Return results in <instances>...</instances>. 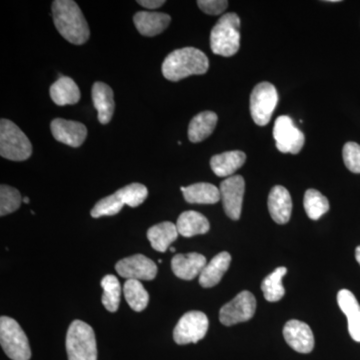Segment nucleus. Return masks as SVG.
Returning a JSON list of instances; mask_svg holds the SVG:
<instances>
[{"mask_svg": "<svg viewBox=\"0 0 360 360\" xmlns=\"http://www.w3.org/2000/svg\"><path fill=\"white\" fill-rule=\"evenodd\" d=\"M169 250H170V251H172V252H174V251H175L174 248H170Z\"/></svg>", "mask_w": 360, "mask_h": 360, "instance_id": "58836bf2", "label": "nucleus"}, {"mask_svg": "<svg viewBox=\"0 0 360 360\" xmlns=\"http://www.w3.org/2000/svg\"><path fill=\"white\" fill-rule=\"evenodd\" d=\"M269 210L272 219L278 224L290 221L292 212V200L290 191L281 186H274L269 195Z\"/></svg>", "mask_w": 360, "mask_h": 360, "instance_id": "dca6fc26", "label": "nucleus"}, {"mask_svg": "<svg viewBox=\"0 0 360 360\" xmlns=\"http://www.w3.org/2000/svg\"><path fill=\"white\" fill-rule=\"evenodd\" d=\"M338 307L347 317L348 331L352 340L360 342V304L354 293L341 290L338 295Z\"/></svg>", "mask_w": 360, "mask_h": 360, "instance_id": "6ab92c4d", "label": "nucleus"}, {"mask_svg": "<svg viewBox=\"0 0 360 360\" xmlns=\"http://www.w3.org/2000/svg\"><path fill=\"white\" fill-rule=\"evenodd\" d=\"M343 161L348 170L360 174V146L356 142H347L343 146Z\"/></svg>", "mask_w": 360, "mask_h": 360, "instance_id": "72a5a7b5", "label": "nucleus"}, {"mask_svg": "<svg viewBox=\"0 0 360 360\" xmlns=\"http://www.w3.org/2000/svg\"><path fill=\"white\" fill-rule=\"evenodd\" d=\"M240 20L238 14L225 13L210 33V47L213 53L229 58L238 53L240 40Z\"/></svg>", "mask_w": 360, "mask_h": 360, "instance_id": "7ed1b4c3", "label": "nucleus"}, {"mask_svg": "<svg viewBox=\"0 0 360 360\" xmlns=\"http://www.w3.org/2000/svg\"><path fill=\"white\" fill-rule=\"evenodd\" d=\"M22 201H23V202H25V203H30V198H23Z\"/></svg>", "mask_w": 360, "mask_h": 360, "instance_id": "4c0bfd02", "label": "nucleus"}, {"mask_svg": "<svg viewBox=\"0 0 360 360\" xmlns=\"http://www.w3.org/2000/svg\"><path fill=\"white\" fill-rule=\"evenodd\" d=\"M125 300L134 311L141 312L146 309L149 302V295L141 281L127 279L124 283Z\"/></svg>", "mask_w": 360, "mask_h": 360, "instance_id": "cd10ccee", "label": "nucleus"}, {"mask_svg": "<svg viewBox=\"0 0 360 360\" xmlns=\"http://www.w3.org/2000/svg\"><path fill=\"white\" fill-rule=\"evenodd\" d=\"M124 202L117 193L111 194L110 196L103 198L96 203L92 208L91 214L94 219H99L103 217H111V215L117 214L124 206Z\"/></svg>", "mask_w": 360, "mask_h": 360, "instance_id": "7c9ffc66", "label": "nucleus"}, {"mask_svg": "<svg viewBox=\"0 0 360 360\" xmlns=\"http://www.w3.org/2000/svg\"><path fill=\"white\" fill-rule=\"evenodd\" d=\"M54 139L71 148H79L87 136V129L82 122L56 118L51 123Z\"/></svg>", "mask_w": 360, "mask_h": 360, "instance_id": "ddd939ff", "label": "nucleus"}, {"mask_svg": "<svg viewBox=\"0 0 360 360\" xmlns=\"http://www.w3.org/2000/svg\"><path fill=\"white\" fill-rule=\"evenodd\" d=\"M22 200L18 189L2 184L0 186V215L6 217L9 213L16 212L20 207Z\"/></svg>", "mask_w": 360, "mask_h": 360, "instance_id": "2f4dec72", "label": "nucleus"}, {"mask_svg": "<svg viewBox=\"0 0 360 360\" xmlns=\"http://www.w3.org/2000/svg\"><path fill=\"white\" fill-rule=\"evenodd\" d=\"M303 205L307 217L312 220H319L329 210L328 198L316 189H309L305 193Z\"/></svg>", "mask_w": 360, "mask_h": 360, "instance_id": "c85d7f7f", "label": "nucleus"}, {"mask_svg": "<svg viewBox=\"0 0 360 360\" xmlns=\"http://www.w3.org/2000/svg\"><path fill=\"white\" fill-rule=\"evenodd\" d=\"M0 343L7 356L13 360H30V342L20 324L11 317L0 319Z\"/></svg>", "mask_w": 360, "mask_h": 360, "instance_id": "423d86ee", "label": "nucleus"}, {"mask_svg": "<svg viewBox=\"0 0 360 360\" xmlns=\"http://www.w3.org/2000/svg\"><path fill=\"white\" fill-rule=\"evenodd\" d=\"M283 336L288 345L300 354H309L314 348L311 328L304 322L290 321L284 326Z\"/></svg>", "mask_w": 360, "mask_h": 360, "instance_id": "4468645a", "label": "nucleus"}, {"mask_svg": "<svg viewBox=\"0 0 360 360\" xmlns=\"http://www.w3.org/2000/svg\"><path fill=\"white\" fill-rule=\"evenodd\" d=\"M51 11L54 25L63 39L77 45L84 44L89 40V23L77 2L56 0L52 2Z\"/></svg>", "mask_w": 360, "mask_h": 360, "instance_id": "f257e3e1", "label": "nucleus"}, {"mask_svg": "<svg viewBox=\"0 0 360 360\" xmlns=\"http://www.w3.org/2000/svg\"><path fill=\"white\" fill-rule=\"evenodd\" d=\"M226 0H198V6L201 11L210 15H219L229 7Z\"/></svg>", "mask_w": 360, "mask_h": 360, "instance_id": "f704fd0d", "label": "nucleus"}, {"mask_svg": "<svg viewBox=\"0 0 360 360\" xmlns=\"http://www.w3.org/2000/svg\"><path fill=\"white\" fill-rule=\"evenodd\" d=\"M137 4L148 9H156L165 4V0H139Z\"/></svg>", "mask_w": 360, "mask_h": 360, "instance_id": "c9c22d12", "label": "nucleus"}, {"mask_svg": "<svg viewBox=\"0 0 360 360\" xmlns=\"http://www.w3.org/2000/svg\"><path fill=\"white\" fill-rule=\"evenodd\" d=\"M172 18L167 13L139 11L134 14V22L137 32L143 37H153L165 32Z\"/></svg>", "mask_w": 360, "mask_h": 360, "instance_id": "f3484780", "label": "nucleus"}, {"mask_svg": "<svg viewBox=\"0 0 360 360\" xmlns=\"http://www.w3.org/2000/svg\"><path fill=\"white\" fill-rule=\"evenodd\" d=\"M286 274H288V269L285 267H278L269 276L265 277L262 283V290L267 302H279L285 295L283 278Z\"/></svg>", "mask_w": 360, "mask_h": 360, "instance_id": "bb28decb", "label": "nucleus"}, {"mask_svg": "<svg viewBox=\"0 0 360 360\" xmlns=\"http://www.w3.org/2000/svg\"><path fill=\"white\" fill-rule=\"evenodd\" d=\"M91 96L94 108L97 110L98 122L101 124H108L115 113L113 90L103 82H96L92 86Z\"/></svg>", "mask_w": 360, "mask_h": 360, "instance_id": "a211bd4d", "label": "nucleus"}, {"mask_svg": "<svg viewBox=\"0 0 360 360\" xmlns=\"http://www.w3.org/2000/svg\"><path fill=\"white\" fill-rule=\"evenodd\" d=\"M32 146L28 137L11 120H0V155L13 161H23L32 156Z\"/></svg>", "mask_w": 360, "mask_h": 360, "instance_id": "39448f33", "label": "nucleus"}, {"mask_svg": "<svg viewBox=\"0 0 360 360\" xmlns=\"http://www.w3.org/2000/svg\"><path fill=\"white\" fill-rule=\"evenodd\" d=\"M52 101L58 106L72 105L80 99V90L72 78L59 77L49 89Z\"/></svg>", "mask_w": 360, "mask_h": 360, "instance_id": "4be33fe9", "label": "nucleus"}, {"mask_svg": "<svg viewBox=\"0 0 360 360\" xmlns=\"http://www.w3.org/2000/svg\"><path fill=\"white\" fill-rule=\"evenodd\" d=\"M355 258L360 264V245L357 246L356 250H355Z\"/></svg>", "mask_w": 360, "mask_h": 360, "instance_id": "e433bc0d", "label": "nucleus"}, {"mask_svg": "<svg viewBox=\"0 0 360 360\" xmlns=\"http://www.w3.org/2000/svg\"><path fill=\"white\" fill-rule=\"evenodd\" d=\"M278 103V94L274 84L260 82L250 96V113L253 122L265 127L271 120L272 113Z\"/></svg>", "mask_w": 360, "mask_h": 360, "instance_id": "0eeeda50", "label": "nucleus"}, {"mask_svg": "<svg viewBox=\"0 0 360 360\" xmlns=\"http://www.w3.org/2000/svg\"><path fill=\"white\" fill-rule=\"evenodd\" d=\"M207 316L201 311H189L177 322L174 331L175 342L179 345L196 343L202 340L208 330Z\"/></svg>", "mask_w": 360, "mask_h": 360, "instance_id": "6e6552de", "label": "nucleus"}, {"mask_svg": "<svg viewBox=\"0 0 360 360\" xmlns=\"http://www.w3.org/2000/svg\"><path fill=\"white\" fill-rule=\"evenodd\" d=\"M177 231L184 238L205 234L210 229V221L200 212L189 210L180 214L176 222Z\"/></svg>", "mask_w": 360, "mask_h": 360, "instance_id": "b1692460", "label": "nucleus"}, {"mask_svg": "<svg viewBox=\"0 0 360 360\" xmlns=\"http://www.w3.org/2000/svg\"><path fill=\"white\" fill-rule=\"evenodd\" d=\"M184 200L188 203H196V205H214L219 202L220 196L219 189L212 184L200 182L193 186L181 187Z\"/></svg>", "mask_w": 360, "mask_h": 360, "instance_id": "5701e85b", "label": "nucleus"}, {"mask_svg": "<svg viewBox=\"0 0 360 360\" xmlns=\"http://www.w3.org/2000/svg\"><path fill=\"white\" fill-rule=\"evenodd\" d=\"M101 286L103 288V304L108 311H117L120 302V281L115 276H106L101 281Z\"/></svg>", "mask_w": 360, "mask_h": 360, "instance_id": "c756f323", "label": "nucleus"}, {"mask_svg": "<svg viewBox=\"0 0 360 360\" xmlns=\"http://www.w3.org/2000/svg\"><path fill=\"white\" fill-rule=\"evenodd\" d=\"M274 137L281 153L297 155L304 146L305 137L302 130L295 127L290 116L281 115L276 120Z\"/></svg>", "mask_w": 360, "mask_h": 360, "instance_id": "9d476101", "label": "nucleus"}, {"mask_svg": "<svg viewBox=\"0 0 360 360\" xmlns=\"http://www.w3.org/2000/svg\"><path fill=\"white\" fill-rule=\"evenodd\" d=\"M217 115L213 111H203L194 116L189 123L188 139L193 143H198L212 134L217 124Z\"/></svg>", "mask_w": 360, "mask_h": 360, "instance_id": "393cba45", "label": "nucleus"}, {"mask_svg": "<svg viewBox=\"0 0 360 360\" xmlns=\"http://www.w3.org/2000/svg\"><path fill=\"white\" fill-rule=\"evenodd\" d=\"M245 161L246 155L243 151H226L212 156L210 160V167L217 176L231 177L236 170L245 165Z\"/></svg>", "mask_w": 360, "mask_h": 360, "instance_id": "412c9836", "label": "nucleus"}, {"mask_svg": "<svg viewBox=\"0 0 360 360\" xmlns=\"http://www.w3.org/2000/svg\"><path fill=\"white\" fill-rule=\"evenodd\" d=\"M220 196L224 203V212L232 220L240 219L245 181L241 175H233L220 184Z\"/></svg>", "mask_w": 360, "mask_h": 360, "instance_id": "9b49d317", "label": "nucleus"}, {"mask_svg": "<svg viewBox=\"0 0 360 360\" xmlns=\"http://www.w3.org/2000/svg\"><path fill=\"white\" fill-rule=\"evenodd\" d=\"M68 360H97V347L94 329L82 321L70 324L66 335Z\"/></svg>", "mask_w": 360, "mask_h": 360, "instance_id": "20e7f679", "label": "nucleus"}, {"mask_svg": "<svg viewBox=\"0 0 360 360\" xmlns=\"http://www.w3.org/2000/svg\"><path fill=\"white\" fill-rule=\"evenodd\" d=\"M116 271L120 276L135 281H153L158 274V266L153 260L142 255L120 260L115 265Z\"/></svg>", "mask_w": 360, "mask_h": 360, "instance_id": "f8f14e48", "label": "nucleus"}, {"mask_svg": "<svg viewBox=\"0 0 360 360\" xmlns=\"http://www.w3.org/2000/svg\"><path fill=\"white\" fill-rule=\"evenodd\" d=\"M206 264L205 257L196 252L176 255L172 260V271L184 281H193L200 276Z\"/></svg>", "mask_w": 360, "mask_h": 360, "instance_id": "2eb2a0df", "label": "nucleus"}, {"mask_svg": "<svg viewBox=\"0 0 360 360\" xmlns=\"http://www.w3.org/2000/svg\"><path fill=\"white\" fill-rule=\"evenodd\" d=\"M122 198L125 205L130 207H137L148 198V191L146 186L141 184H131L122 187L116 191Z\"/></svg>", "mask_w": 360, "mask_h": 360, "instance_id": "473e14b6", "label": "nucleus"}, {"mask_svg": "<svg viewBox=\"0 0 360 360\" xmlns=\"http://www.w3.org/2000/svg\"><path fill=\"white\" fill-rule=\"evenodd\" d=\"M257 309V300L250 291H241L231 302L220 309L219 321L225 326L245 322L252 319Z\"/></svg>", "mask_w": 360, "mask_h": 360, "instance_id": "1a4fd4ad", "label": "nucleus"}, {"mask_svg": "<svg viewBox=\"0 0 360 360\" xmlns=\"http://www.w3.org/2000/svg\"><path fill=\"white\" fill-rule=\"evenodd\" d=\"M179 234L176 224L165 221L150 227L148 231V238L153 250L165 252L169 245L176 240Z\"/></svg>", "mask_w": 360, "mask_h": 360, "instance_id": "a878e982", "label": "nucleus"}, {"mask_svg": "<svg viewBox=\"0 0 360 360\" xmlns=\"http://www.w3.org/2000/svg\"><path fill=\"white\" fill-rule=\"evenodd\" d=\"M210 61L205 52L194 47H184L168 54L162 63V75L170 82H179L191 75L207 72Z\"/></svg>", "mask_w": 360, "mask_h": 360, "instance_id": "f03ea898", "label": "nucleus"}, {"mask_svg": "<svg viewBox=\"0 0 360 360\" xmlns=\"http://www.w3.org/2000/svg\"><path fill=\"white\" fill-rule=\"evenodd\" d=\"M231 257L229 252L224 251L212 258L202 270L200 276V284L202 288H210L217 285L229 269Z\"/></svg>", "mask_w": 360, "mask_h": 360, "instance_id": "aec40b11", "label": "nucleus"}]
</instances>
